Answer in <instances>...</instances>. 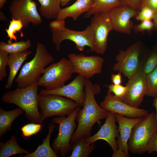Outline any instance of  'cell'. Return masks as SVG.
<instances>
[{"label":"cell","mask_w":157,"mask_h":157,"mask_svg":"<svg viewBox=\"0 0 157 157\" xmlns=\"http://www.w3.org/2000/svg\"><path fill=\"white\" fill-rule=\"evenodd\" d=\"M154 152H157V131L151 138L146 149V152L150 154Z\"/></svg>","instance_id":"d590c367"},{"label":"cell","mask_w":157,"mask_h":157,"mask_svg":"<svg viewBox=\"0 0 157 157\" xmlns=\"http://www.w3.org/2000/svg\"><path fill=\"white\" fill-rule=\"evenodd\" d=\"M41 15L48 19H56L61 9L60 0H38Z\"/></svg>","instance_id":"cb8c5ba5"},{"label":"cell","mask_w":157,"mask_h":157,"mask_svg":"<svg viewBox=\"0 0 157 157\" xmlns=\"http://www.w3.org/2000/svg\"><path fill=\"white\" fill-rule=\"evenodd\" d=\"M122 74L120 72L111 75V79L113 84L115 85H120L122 83Z\"/></svg>","instance_id":"ab89813d"},{"label":"cell","mask_w":157,"mask_h":157,"mask_svg":"<svg viewBox=\"0 0 157 157\" xmlns=\"http://www.w3.org/2000/svg\"><path fill=\"white\" fill-rule=\"evenodd\" d=\"M153 106L155 107L156 110V117L157 123V95L154 98L153 100Z\"/></svg>","instance_id":"b9f144b4"},{"label":"cell","mask_w":157,"mask_h":157,"mask_svg":"<svg viewBox=\"0 0 157 157\" xmlns=\"http://www.w3.org/2000/svg\"><path fill=\"white\" fill-rule=\"evenodd\" d=\"M126 86L127 90L125 95L119 99L130 106L139 108L147 92L146 75L142 70L139 71L128 79Z\"/></svg>","instance_id":"4fadbf2b"},{"label":"cell","mask_w":157,"mask_h":157,"mask_svg":"<svg viewBox=\"0 0 157 157\" xmlns=\"http://www.w3.org/2000/svg\"><path fill=\"white\" fill-rule=\"evenodd\" d=\"M30 152L22 148L17 142V138L12 135L6 142H0V157H9L18 154H27Z\"/></svg>","instance_id":"603a6c76"},{"label":"cell","mask_w":157,"mask_h":157,"mask_svg":"<svg viewBox=\"0 0 157 157\" xmlns=\"http://www.w3.org/2000/svg\"><path fill=\"white\" fill-rule=\"evenodd\" d=\"M69 60L74 69L75 73L90 79L102 72L104 59L99 56H86L83 54H68Z\"/></svg>","instance_id":"7c38bea8"},{"label":"cell","mask_w":157,"mask_h":157,"mask_svg":"<svg viewBox=\"0 0 157 157\" xmlns=\"http://www.w3.org/2000/svg\"><path fill=\"white\" fill-rule=\"evenodd\" d=\"M9 54L0 50V81H2L7 76L6 67L8 65Z\"/></svg>","instance_id":"1f68e13d"},{"label":"cell","mask_w":157,"mask_h":157,"mask_svg":"<svg viewBox=\"0 0 157 157\" xmlns=\"http://www.w3.org/2000/svg\"><path fill=\"white\" fill-rule=\"evenodd\" d=\"M24 113L18 107L15 109L5 111L0 108V138L5 135L7 131H10L12 124L17 117Z\"/></svg>","instance_id":"7402d4cb"},{"label":"cell","mask_w":157,"mask_h":157,"mask_svg":"<svg viewBox=\"0 0 157 157\" xmlns=\"http://www.w3.org/2000/svg\"><path fill=\"white\" fill-rule=\"evenodd\" d=\"M145 6L150 7L156 13L157 12V0H141L139 11Z\"/></svg>","instance_id":"8d00e7d4"},{"label":"cell","mask_w":157,"mask_h":157,"mask_svg":"<svg viewBox=\"0 0 157 157\" xmlns=\"http://www.w3.org/2000/svg\"><path fill=\"white\" fill-rule=\"evenodd\" d=\"M116 119L115 113L108 112L105 121L98 131L92 136L84 138L85 142L91 144L98 140L106 141L110 145L113 152L118 149L116 138L119 135Z\"/></svg>","instance_id":"e0dca14e"},{"label":"cell","mask_w":157,"mask_h":157,"mask_svg":"<svg viewBox=\"0 0 157 157\" xmlns=\"http://www.w3.org/2000/svg\"><path fill=\"white\" fill-rule=\"evenodd\" d=\"M154 28L155 25L154 22L151 20H148L141 21L140 24L133 25L132 29L134 33H138L143 32L145 31H151Z\"/></svg>","instance_id":"d6a6232c"},{"label":"cell","mask_w":157,"mask_h":157,"mask_svg":"<svg viewBox=\"0 0 157 157\" xmlns=\"http://www.w3.org/2000/svg\"><path fill=\"white\" fill-rule=\"evenodd\" d=\"M49 26L51 29L58 30H63L66 28L64 20L53 21L49 23Z\"/></svg>","instance_id":"74e56055"},{"label":"cell","mask_w":157,"mask_h":157,"mask_svg":"<svg viewBox=\"0 0 157 157\" xmlns=\"http://www.w3.org/2000/svg\"><path fill=\"white\" fill-rule=\"evenodd\" d=\"M0 20L4 22L7 20V18L5 14L1 10L0 11Z\"/></svg>","instance_id":"7bdbcfd3"},{"label":"cell","mask_w":157,"mask_h":157,"mask_svg":"<svg viewBox=\"0 0 157 157\" xmlns=\"http://www.w3.org/2000/svg\"><path fill=\"white\" fill-rule=\"evenodd\" d=\"M81 108L77 107L68 116L56 117L52 119L53 123L59 124L58 133L52 144L53 149L57 154L64 157L72 149V136L76 129L75 122L78 113Z\"/></svg>","instance_id":"ba28073f"},{"label":"cell","mask_w":157,"mask_h":157,"mask_svg":"<svg viewBox=\"0 0 157 157\" xmlns=\"http://www.w3.org/2000/svg\"><path fill=\"white\" fill-rule=\"evenodd\" d=\"M85 98L83 108L78 111L76 120L78 125L71 140L73 144L81 138L90 136L93 126L101 119L106 118L108 111L99 106L95 98L100 88L97 84H92L90 79L86 78L85 85Z\"/></svg>","instance_id":"6da1fadb"},{"label":"cell","mask_w":157,"mask_h":157,"mask_svg":"<svg viewBox=\"0 0 157 157\" xmlns=\"http://www.w3.org/2000/svg\"><path fill=\"white\" fill-rule=\"evenodd\" d=\"M157 66V44L149 52L143 65L142 70L147 74L151 72Z\"/></svg>","instance_id":"f1b7e54d"},{"label":"cell","mask_w":157,"mask_h":157,"mask_svg":"<svg viewBox=\"0 0 157 157\" xmlns=\"http://www.w3.org/2000/svg\"><path fill=\"white\" fill-rule=\"evenodd\" d=\"M74 73V69L70 60L63 58L46 67L38 81L39 86L46 90H55L65 85Z\"/></svg>","instance_id":"8992f818"},{"label":"cell","mask_w":157,"mask_h":157,"mask_svg":"<svg viewBox=\"0 0 157 157\" xmlns=\"http://www.w3.org/2000/svg\"><path fill=\"white\" fill-rule=\"evenodd\" d=\"M146 75L147 90L145 96L154 98L157 95V66L151 72Z\"/></svg>","instance_id":"83f0119b"},{"label":"cell","mask_w":157,"mask_h":157,"mask_svg":"<svg viewBox=\"0 0 157 157\" xmlns=\"http://www.w3.org/2000/svg\"><path fill=\"white\" fill-rule=\"evenodd\" d=\"M142 48V42L138 41L132 44L126 50H120L115 57L117 62L113 66V70L120 72L129 79L142 70L147 56L141 57Z\"/></svg>","instance_id":"5b68a950"},{"label":"cell","mask_w":157,"mask_h":157,"mask_svg":"<svg viewBox=\"0 0 157 157\" xmlns=\"http://www.w3.org/2000/svg\"><path fill=\"white\" fill-rule=\"evenodd\" d=\"M86 79L84 76L78 74L67 85L55 90H41L40 93L63 96L74 101L78 107H83L85 98V92L84 89Z\"/></svg>","instance_id":"5bb4252c"},{"label":"cell","mask_w":157,"mask_h":157,"mask_svg":"<svg viewBox=\"0 0 157 157\" xmlns=\"http://www.w3.org/2000/svg\"><path fill=\"white\" fill-rule=\"evenodd\" d=\"M120 4L128 6L138 10L141 0H119Z\"/></svg>","instance_id":"f35d334b"},{"label":"cell","mask_w":157,"mask_h":157,"mask_svg":"<svg viewBox=\"0 0 157 157\" xmlns=\"http://www.w3.org/2000/svg\"><path fill=\"white\" fill-rule=\"evenodd\" d=\"M71 0H60L61 6H64L67 5Z\"/></svg>","instance_id":"f6af8a7d"},{"label":"cell","mask_w":157,"mask_h":157,"mask_svg":"<svg viewBox=\"0 0 157 157\" xmlns=\"http://www.w3.org/2000/svg\"><path fill=\"white\" fill-rule=\"evenodd\" d=\"M38 104L42 121L52 116H68L78 106L73 100L63 96L39 93Z\"/></svg>","instance_id":"52a82bcc"},{"label":"cell","mask_w":157,"mask_h":157,"mask_svg":"<svg viewBox=\"0 0 157 157\" xmlns=\"http://www.w3.org/2000/svg\"><path fill=\"white\" fill-rule=\"evenodd\" d=\"M100 106L108 111L129 118L143 117L149 113L147 110L135 107L122 102L113 93L108 92Z\"/></svg>","instance_id":"2e32d148"},{"label":"cell","mask_w":157,"mask_h":157,"mask_svg":"<svg viewBox=\"0 0 157 157\" xmlns=\"http://www.w3.org/2000/svg\"><path fill=\"white\" fill-rule=\"evenodd\" d=\"M38 81L27 87H17L13 90L3 93L2 100L8 104H13L22 109L26 118L31 122L42 124L38 104Z\"/></svg>","instance_id":"7a4b0ae2"},{"label":"cell","mask_w":157,"mask_h":157,"mask_svg":"<svg viewBox=\"0 0 157 157\" xmlns=\"http://www.w3.org/2000/svg\"><path fill=\"white\" fill-rule=\"evenodd\" d=\"M72 144V151L70 157H88L95 148L94 143L90 144L85 142L84 138H79Z\"/></svg>","instance_id":"484cf974"},{"label":"cell","mask_w":157,"mask_h":157,"mask_svg":"<svg viewBox=\"0 0 157 157\" xmlns=\"http://www.w3.org/2000/svg\"><path fill=\"white\" fill-rule=\"evenodd\" d=\"M52 41L55 45L57 51H60L61 43L69 40L75 44V47L80 51H83L86 46L93 49V35L92 28L90 25L84 30L77 31L65 28L62 30L51 29Z\"/></svg>","instance_id":"30bf717a"},{"label":"cell","mask_w":157,"mask_h":157,"mask_svg":"<svg viewBox=\"0 0 157 157\" xmlns=\"http://www.w3.org/2000/svg\"><path fill=\"white\" fill-rule=\"evenodd\" d=\"M53 123L49 125L48 133L46 137L42 140V144L39 145L33 152L25 155H20V157H58L57 154L50 145L51 134L56 127Z\"/></svg>","instance_id":"44dd1931"},{"label":"cell","mask_w":157,"mask_h":157,"mask_svg":"<svg viewBox=\"0 0 157 157\" xmlns=\"http://www.w3.org/2000/svg\"><path fill=\"white\" fill-rule=\"evenodd\" d=\"M157 131L156 114L153 112L149 113L133 129L128 142L129 151L135 154L146 152L150 140Z\"/></svg>","instance_id":"277c9868"},{"label":"cell","mask_w":157,"mask_h":157,"mask_svg":"<svg viewBox=\"0 0 157 157\" xmlns=\"http://www.w3.org/2000/svg\"><path fill=\"white\" fill-rule=\"evenodd\" d=\"M92 7L84 15L89 18L94 14L103 12H108L120 5L119 0H93Z\"/></svg>","instance_id":"d4e9b609"},{"label":"cell","mask_w":157,"mask_h":157,"mask_svg":"<svg viewBox=\"0 0 157 157\" xmlns=\"http://www.w3.org/2000/svg\"><path fill=\"white\" fill-rule=\"evenodd\" d=\"M139 11L126 5H121L109 11V16L115 31L127 34L131 33L133 23L131 20Z\"/></svg>","instance_id":"9a60e30c"},{"label":"cell","mask_w":157,"mask_h":157,"mask_svg":"<svg viewBox=\"0 0 157 157\" xmlns=\"http://www.w3.org/2000/svg\"><path fill=\"white\" fill-rule=\"evenodd\" d=\"M90 25L93 35L92 51L103 54L107 48L108 35L114 30L108 12H103L93 15L91 19Z\"/></svg>","instance_id":"9c48e42d"},{"label":"cell","mask_w":157,"mask_h":157,"mask_svg":"<svg viewBox=\"0 0 157 157\" xmlns=\"http://www.w3.org/2000/svg\"><path fill=\"white\" fill-rule=\"evenodd\" d=\"M23 27V24L20 20L12 18V20L10 21L8 28L5 29L7 37L9 38L8 43H11L13 40L17 42V37L15 34L17 32L20 31Z\"/></svg>","instance_id":"f546056e"},{"label":"cell","mask_w":157,"mask_h":157,"mask_svg":"<svg viewBox=\"0 0 157 157\" xmlns=\"http://www.w3.org/2000/svg\"><path fill=\"white\" fill-rule=\"evenodd\" d=\"M106 86L108 88L107 92L113 93L115 96L119 99L124 96L127 90L126 86H124L121 84L117 85L112 83Z\"/></svg>","instance_id":"e575fe53"},{"label":"cell","mask_w":157,"mask_h":157,"mask_svg":"<svg viewBox=\"0 0 157 157\" xmlns=\"http://www.w3.org/2000/svg\"><path fill=\"white\" fill-rule=\"evenodd\" d=\"M93 0H77L71 5L62 9L56 19L57 20H64L71 17L76 20L83 13L88 11L92 7Z\"/></svg>","instance_id":"d6986e66"},{"label":"cell","mask_w":157,"mask_h":157,"mask_svg":"<svg viewBox=\"0 0 157 157\" xmlns=\"http://www.w3.org/2000/svg\"><path fill=\"white\" fill-rule=\"evenodd\" d=\"M112 157H127L126 153L123 151L117 149L115 151L113 152L112 156Z\"/></svg>","instance_id":"60d3db41"},{"label":"cell","mask_w":157,"mask_h":157,"mask_svg":"<svg viewBox=\"0 0 157 157\" xmlns=\"http://www.w3.org/2000/svg\"><path fill=\"white\" fill-rule=\"evenodd\" d=\"M37 4L33 0H13L9 9L12 18L19 20L24 28L31 23L33 26L39 25L42 19L37 9Z\"/></svg>","instance_id":"8fae6325"},{"label":"cell","mask_w":157,"mask_h":157,"mask_svg":"<svg viewBox=\"0 0 157 157\" xmlns=\"http://www.w3.org/2000/svg\"><path fill=\"white\" fill-rule=\"evenodd\" d=\"M152 20L155 24V28L157 30V12L155 13L154 16Z\"/></svg>","instance_id":"ee69618b"},{"label":"cell","mask_w":157,"mask_h":157,"mask_svg":"<svg viewBox=\"0 0 157 157\" xmlns=\"http://www.w3.org/2000/svg\"><path fill=\"white\" fill-rule=\"evenodd\" d=\"M7 0H0V9H1L6 2Z\"/></svg>","instance_id":"bcb514c9"},{"label":"cell","mask_w":157,"mask_h":157,"mask_svg":"<svg viewBox=\"0 0 157 157\" xmlns=\"http://www.w3.org/2000/svg\"><path fill=\"white\" fill-rule=\"evenodd\" d=\"M139 11L135 17L137 20L141 22L153 19L156 13L152 9L147 6L143 7Z\"/></svg>","instance_id":"836d02e7"},{"label":"cell","mask_w":157,"mask_h":157,"mask_svg":"<svg viewBox=\"0 0 157 157\" xmlns=\"http://www.w3.org/2000/svg\"><path fill=\"white\" fill-rule=\"evenodd\" d=\"M43 126L42 124L31 122L23 126L21 129L24 138H29L39 132Z\"/></svg>","instance_id":"4dcf8cb0"},{"label":"cell","mask_w":157,"mask_h":157,"mask_svg":"<svg viewBox=\"0 0 157 157\" xmlns=\"http://www.w3.org/2000/svg\"><path fill=\"white\" fill-rule=\"evenodd\" d=\"M31 53L28 50L21 53L9 54L8 66L9 73L5 88L6 89L11 88L13 81L22 63Z\"/></svg>","instance_id":"ffe728a7"},{"label":"cell","mask_w":157,"mask_h":157,"mask_svg":"<svg viewBox=\"0 0 157 157\" xmlns=\"http://www.w3.org/2000/svg\"><path fill=\"white\" fill-rule=\"evenodd\" d=\"M115 115L119 125V135L116 140L118 149L124 152L128 157L129 156L128 142L133 129L142 117L129 118L116 113Z\"/></svg>","instance_id":"ac0fdd59"},{"label":"cell","mask_w":157,"mask_h":157,"mask_svg":"<svg viewBox=\"0 0 157 157\" xmlns=\"http://www.w3.org/2000/svg\"><path fill=\"white\" fill-rule=\"evenodd\" d=\"M53 61V57L44 45L37 42L34 56L23 66L15 80L17 87L25 88L38 81L46 67Z\"/></svg>","instance_id":"3957f363"},{"label":"cell","mask_w":157,"mask_h":157,"mask_svg":"<svg viewBox=\"0 0 157 157\" xmlns=\"http://www.w3.org/2000/svg\"><path fill=\"white\" fill-rule=\"evenodd\" d=\"M31 46L29 39L8 44L1 41L0 42V50H3L9 54L19 53L26 51Z\"/></svg>","instance_id":"4316f807"}]
</instances>
